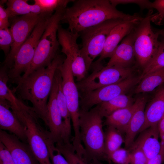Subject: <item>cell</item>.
Returning <instances> with one entry per match:
<instances>
[{
	"label": "cell",
	"mask_w": 164,
	"mask_h": 164,
	"mask_svg": "<svg viewBox=\"0 0 164 164\" xmlns=\"http://www.w3.org/2000/svg\"><path fill=\"white\" fill-rule=\"evenodd\" d=\"M64 10L61 21L68 25V30L79 34L83 31L112 19L130 21L141 18L118 10L109 0H78Z\"/></svg>",
	"instance_id": "6da1fadb"
},
{
	"label": "cell",
	"mask_w": 164,
	"mask_h": 164,
	"mask_svg": "<svg viewBox=\"0 0 164 164\" xmlns=\"http://www.w3.org/2000/svg\"><path fill=\"white\" fill-rule=\"evenodd\" d=\"M65 59L58 54L49 66L37 70L21 80L13 91L19 98L30 102L32 107L45 124L48 100L55 74Z\"/></svg>",
	"instance_id": "7a4b0ae2"
},
{
	"label": "cell",
	"mask_w": 164,
	"mask_h": 164,
	"mask_svg": "<svg viewBox=\"0 0 164 164\" xmlns=\"http://www.w3.org/2000/svg\"><path fill=\"white\" fill-rule=\"evenodd\" d=\"M103 118L95 107L89 110L80 109V138L83 144L84 160L87 163L107 159L104 150Z\"/></svg>",
	"instance_id": "3957f363"
},
{
	"label": "cell",
	"mask_w": 164,
	"mask_h": 164,
	"mask_svg": "<svg viewBox=\"0 0 164 164\" xmlns=\"http://www.w3.org/2000/svg\"><path fill=\"white\" fill-rule=\"evenodd\" d=\"M11 108L24 126L27 143L39 164H52L44 138L46 130L42 126L41 119L32 107L17 97Z\"/></svg>",
	"instance_id": "277c9868"
},
{
	"label": "cell",
	"mask_w": 164,
	"mask_h": 164,
	"mask_svg": "<svg viewBox=\"0 0 164 164\" xmlns=\"http://www.w3.org/2000/svg\"><path fill=\"white\" fill-rule=\"evenodd\" d=\"M65 9L56 11L50 17L39 42L32 62L26 72L22 76L21 80L37 70L49 66L58 55L60 45L57 32Z\"/></svg>",
	"instance_id": "5b68a950"
},
{
	"label": "cell",
	"mask_w": 164,
	"mask_h": 164,
	"mask_svg": "<svg viewBox=\"0 0 164 164\" xmlns=\"http://www.w3.org/2000/svg\"><path fill=\"white\" fill-rule=\"evenodd\" d=\"M52 13H45L15 55L8 70L9 81L17 84L32 62L38 45Z\"/></svg>",
	"instance_id": "8992f818"
},
{
	"label": "cell",
	"mask_w": 164,
	"mask_h": 164,
	"mask_svg": "<svg viewBox=\"0 0 164 164\" xmlns=\"http://www.w3.org/2000/svg\"><path fill=\"white\" fill-rule=\"evenodd\" d=\"M152 9L137 23L134 28V48L135 58L143 69L155 57L159 49V35L151 25Z\"/></svg>",
	"instance_id": "52a82bcc"
},
{
	"label": "cell",
	"mask_w": 164,
	"mask_h": 164,
	"mask_svg": "<svg viewBox=\"0 0 164 164\" xmlns=\"http://www.w3.org/2000/svg\"><path fill=\"white\" fill-rule=\"evenodd\" d=\"M125 22L128 21L121 19L109 20L80 33L82 39L80 51L88 70L94 60L102 52L106 40L112 29Z\"/></svg>",
	"instance_id": "ba28073f"
},
{
	"label": "cell",
	"mask_w": 164,
	"mask_h": 164,
	"mask_svg": "<svg viewBox=\"0 0 164 164\" xmlns=\"http://www.w3.org/2000/svg\"><path fill=\"white\" fill-rule=\"evenodd\" d=\"M93 72L77 85L83 94L108 85L117 83L131 76V67L118 66L103 67L101 64L94 67Z\"/></svg>",
	"instance_id": "9c48e42d"
},
{
	"label": "cell",
	"mask_w": 164,
	"mask_h": 164,
	"mask_svg": "<svg viewBox=\"0 0 164 164\" xmlns=\"http://www.w3.org/2000/svg\"><path fill=\"white\" fill-rule=\"evenodd\" d=\"M45 13L38 14L31 13L10 19V29L12 36L13 43L2 66L7 70L11 66L14 58L20 47Z\"/></svg>",
	"instance_id": "30bf717a"
},
{
	"label": "cell",
	"mask_w": 164,
	"mask_h": 164,
	"mask_svg": "<svg viewBox=\"0 0 164 164\" xmlns=\"http://www.w3.org/2000/svg\"><path fill=\"white\" fill-rule=\"evenodd\" d=\"M138 77L132 76L119 83L84 94L80 100L81 109L89 110L95 106L108 101L125 93L138 83Z\"/></svg>",
	"instance_id": "8fae6325"
},
{
	"label": "cell",
	"mask_w": 164,
	"mask_h": 164,
	"mask_svg": "<svg viewBox=\"0 0 164 164\" xmlns=\"http://www.w3.org/2000/svg\"><path fill=\"white\" fill-rule=\"evenodd\" d=\"M62 78L63 90L67 101L70 113L73 129L80 128V100L78 90L72 74L70 61L66 57L63 62L59 66Z\"/></svg>",
	"instance_id": "7c38bea8"
},
{
	"label": "cell",
	"mask_w": 164,
	"mask_h": 164,
	"mask_svg": "<svg viewBox=\"0 0 164 164\" xmlns=\"http://www.w3.org/2000/svg\"><path fill=\"white\" fill-rule=\"evenodd\" d=\"M57 82L55 76L53 84L47 106L45 125L49 128L50 137L55 143L65 142V134L63 119L57 104Z\"/></svg>",
	"instance_id": "4fadbf2b"
},
{
	"label": "cell",
	"mask_w": 164,
	"mask_h": 164,
	"mask_svg": "<svg viewBox=\"0 0 164 164\" xmlns=\"http://www.w3.org/2000/svg\"><path fill=\"white\" fill-rule=\"evenodd\" d=\"M0 142L8 149L15 164H39L28 144L14 135L0 129Z\"/></svg>",
	"instance_id": "5bb4252c"
},
{
	"label": "cell",
	"mask_w": 164,
	"mask_h": 164,
	"mask_svg": "<svg viewBox=\"0 0 164 164\" xmlns=\"http://www.w3.org/2000/svg\"><path fill=\"white\" fill-rule=\"evenodd\" d=\"M142 18L123 22L114 27L111 31L106 40L103 51L99 58L94 62L93 66L101 64L102 60L106 58H110L119 43L132 31Z\"/></svg>",
	"instance_id": "9a60e30c"
},
{
	"label": "cell",
	"mask_w": 164,
	"mask_h": 164,
	"mask_svg": "<svg viewBox=\"0 0 164 164\" xmlns=\"http://www.w3.org/2000/svg\"><path fill=\"white\" fill-rule=\"evenodd\" d=\"M0 128L9 131L27 143L24 126L12 111L10 103L2 99H0Z\"/></svg>",
	"instance_id": "2e32d148"
},
{
	"label": "cell",
	"mask_w": 164,
	"mask_h": 164,
	"mask_svg": "<svg viewBox=\"0 0 164 164\" xmlns=\"http://www.w3.org/2000/svg\"><path fill=\"white\" fill-rule=\"evenodd\" d=\"M135 58L133 29L118 46L106 66L130 67Z\"/></svg>",
	"instance_id": "e0dca14e"
},
{
	"label": "cell",
	"mask_w": 164,
	"mask_h": 164,
	"mask_svg": "<svg viewBox=\"0 0 164 164\" xmlns=\"http://www.w3.org/2000/svg\"><path fill=\"white\" fill-rule=\"evenodd\" d=\"M141 132L131 147L139 148L148 159L152 158L159 153L161 148V142L159 140V134L158 125L151 126Z\"/></svg>",
	"instance_id": "ac0fdd59"
},
{
	"label": "cell",
	"mask_w": 164,
	"mask_h": 164,
	"mask_svg": "<svg viewBox=\"0 0 164 164\" xmlns=\"http://www.w3.org/2000/svg\"><path fill=\"white\" fill-rule=\"evenodd\" d=\"M146 102L145 97H142L137 99L134 102V110L125 132L124 142L126 148H129L133 144L135 136L144 123Z\"/></svg>",
	"instance_id": "d6986e66"
},
{
	"label": "cell",
	"mask_w": 164,
	"mask_h": 164,
	"mask_svg": "<svg viewBox=\"0 0 164 164\" xmlns=\"http://www.w3.org/2000/svg\"><path fill=\"white\" fill-rule=\"evenodd\" d=\"M164 115V90L161 87L145 110V121L141 132L148 128L158 125Z\"/></svg>",
	"instance_id": "ffe728a7"
},
{
	"label": "cell",
	"mask_w": 164,
	"mask_h": 164,
	"mask_svg": "<svg viewBox=\"0 0 164 164\" xmlns=\"http://www.w3.org/2000/svg\"><path fill=\"white\" fill-rule=\"evenodd\" d=\"M58 69L55 74L57 82V101L63 122L65 136L67 138L70 139L71 137V116L63 90L61 74L58 68Z\"/></svg>",
	"instance_id": "44dd1931"
},
{
	"label": "cell",
	"mask_w": 164,
	"mask_h": 164,
	"mask_svg": "<svg viewBox=\"0 0 164 164\" xmlns=\"http://www.w3.org/2000/svg\"><path fill=\"white\" fill-rule=\"evenodd\" d=\"M134 108V103L130 106L115 111L106 117L104 124L108 126L114 128L122 134L125 133Z\"/></svg>",
	"instance_id": "7402d4cb"
},
{
	"label": "cell",
	"mask_w": 164,
	"mask_h": 164,
	"mask_svg": "<svg viewBox=\"0 0 164 164\" xmlns=\"http://www.w3.org/2000/svg\"><path fill=\"white\" fill-rule=\"evenodd\" d=\"M134 103L132 98L123 94L95 107L102 117L106 118L115 111L130 106Z\"/></svg>",
	"instance_id": "603a6c76"
},
{
	"label": "cell",
	"mask_w": 164,
	"mask_h": 164,
	"mask_svg": "<svg viewBox=\"0 0 164 164\" xmlns=\"http://www.w3.org/2000/svg\"><path fill=\"white\" fill-rule=\"evenodd\" d=\"M26 0H9L6 2L9 19L19 15H24L31 13L40 14L44 13L40 6L34 4L29 5Z\"/></svg>",
	"instance_id": "cb8c5ba5"
},
{
	"label": "cell",
	"mask_w": 164,
	"mask_h": 164,
	"mask_svg": "<svg viewBox=\"0 0 164 164\" xmlns=\"http://www.w3.org/2000/svg\"><path fill=\"white\" fill-rule=\"evenodd\" d=\"M135 90L136 94L151 92L164 82V68L155 71L142 79Z\"/></svg>",
	"instance_id": "d4e9b609"
},
{
	"label": "cell",
	"mask_w": 164,
	"mask_h": 164,
	"mask_svg": "<svg viewBox=\"0 0 164 164\" xmlns=\"http://www.w3.org/2000/svg\"><path fill=\"white\" fill-rule=\"evenodd\" d=\"M124 141L121 133L113 127L108 126L104 132V150L106 158L108 155L121 148Z\"/></svg>",
	"instance_id": "484cf974"
},
{
	"label": "cell",
	"mask_w": 164,
	"mask_h": 164,
	"mask_svg": "<svg viewBox=\"0 0 164 164\" xmlns=\"http://www.w3.org/2000/svg\"><path fill=\"white\" fill-rule=\"evenodd\" d=\"M160 41L157 54L154 59L143 69L138 82L153 72L164 68V37Z\"/></svg>",
	"instance_id": "4316f807"
},
{
	"label": "cell",
	"mask_w": 164,
	"mask_h": 164,
	"mask_svg": "<svg viewBox=\"0 0 164 164\" xmlns=\"http://www.w3.org/2000/svg\"><path fill=\"white\" fill-rule=\"evenodd\" d=\"M9 81L7 70L2 66L0 70V99L7 101L12 104L15 102L17 97L8 87Z\"/></svg>",
	"instance_id": "83f0119b"
},
{
	"label": "cell",
	"mask_w": 164,
	"mask_h": 164,
	"mask_svg": "<svg viewBox=\"0 0 164 164\" xmlns=\"http://www.w3.org/2000/svg\"><path fill=\"white\" fill-rule=\"evenodd\" d=\"M44 138L52 164H69L56 146L50 136L49 131L46 129L44 132Z\"/></svg>",
	"instance_id": "f1b7e54d"
},
{
	"label": "cell",
	"mask_w": 164,
	"mask_h": 164,
	"mask_svg": "<svg viewBox=\"0 0 164 164\" xmlns=\"http://www.w3.org/2000/svg\"><path fill=\"white\" fill-rule=\"evenodd\" d=\"M55 144L69 164H88L77 154L71 143L59 142Z\"/></svg>",
	"instance_id": "f546056e"
},
{
	"label": "cell",
	"mask_w": 164,
	"mask_h": 164,
	"mask_svg": "<svg viewBox=\"0 0 164 164\" xmlns=\"http://www.w3.org/2000/svg\"><path fill=\"white\" fill-rule=\"evenodd\" d=\"M74 0H35L34 4L39 5L44 13H52L58 10L65 9L69 3Z\"/></svg>",
	"instance_id": "4dcf8cb0"
},
{
	"label": "cell",
	"mask_w": 164,
	"mask_h": 164,
	"mask_svg": "<svg viewBox=\"0 0 164 164\" xmlns=\"http://www.w3.org/2000/svg\"><path fill=\"white\" fill-rule=\"evenodd\" d=\"M129 150L120 148L108 156L107 159L115 164H130Z\"/></svg>",
	"instance_id": "1f68e13d"
},
{
	"label": "cell",
	"mask_w": 164,
	"mask_h": 164,
	"mask_svg": "<svg viewBox=\"0 0 164 164\" xmlns=\"http://www.w3.org/2000/svg\"><path fill=\"white\" fill-rule=\"evenodd\" d=\"M13 43V38L10 29L0 30V47L6 57L9 53Z\"/></svg>",
	"instance_id": "d6a6232c"
},
{
	"label": "cell",
	"mask_w": 164,
	"mask_h": 164,
	"mask_svg": "<svg viewBox=\"0 0 164 164\" xmlns=\"http://www.w3.org/2000/svg\"><path fill=\"white\" fill-rule=\"evenodd\" d=\"M151 7L157 11V13L152 15L151 21L160 25L164 22V0H156L152 2Z\"/></svg>",
	"instance_id": "836d02e7"
},
{
	"label": "cell",
	"mask_w": 164,
	"mask_h": 164,
	"mask_svg": "<svg viewBox=\"0 0 164 164\" xmlns=\"http://www.w3.org/2000/svg\"><path fill=\"white\" fill-rule=\"evenodd\" d=\"M129 148L130 164H147L148 159L141 149L137 147Z\"/></svg>",
	"instance_id": "e575fe53"
},
{
	"label": "cell",
	"mask_w": 164,
	"mask_h": 164,
	"mask_svg": "<svg viewBox=\"0 0 164 164\" xmlns=\"http://www.w3.org/2000/svg\"><path fill=\"white\" fill-rule=\"evenodd\" d=\"M111 3L114 6H116L118 4H125L134 3L138 5L141 9H147L149 10L152 9V2L147 0H109Z\"/></svg>",
	"instance_id": "d590c367"
},
{
	"label": "cell",
	"mask_w": 164,
	"mask_h": 164,
	"mask_svg": "<svg viewBox=\"0 0 164 164\" xmlns=\"http://www.w3.org/2000/svg\"><path fill=\"white\" fill-rule=\"evenodd\" d=\"M0 164H15L6 148L0 142Z\"/></svg>",
	"instance_id": "8d00e7d4"
},
{
	"label": "cell",
	"mask_w": 164,
	"mask_h": 164,
	"mask_svg": "<svg viewBox=\"0 0 164 164\" xmlns=\"http://www.w3.org/2000/svg\"><path fill=\"white\" fill-rule=\"evenodd\" d=\"M8 12L2 5L0 4V30L8 28L10 25Z\"/></svg>",
	"instance_id": "74e56055"
},
{
	"label": "cell",
	"mask_w": 164,
	"mask_h": 164,
	"mask_svg": "<svg viewBox=\"0 0 164 164\" xmlns=\"http://www.w3.org/2000/svg\"><path fill=\"white\" fill-rule=\"evenodd\" d=\"M163 163L164 149L161 145V149L159 153L154 157L148 159L147 164H163Z\"/></svg>",
	"instance_id": "f35d334b"
},
{
	"label": "cell",
	"mask_w": 164,
	"mask_h": 164,
	"mask_svg": "<svg viewBox=\"0 0 164 164\" xmlns=\"http://www.w3.org/2000/svg\"><path fill=\"white\" fill-rule=\"evenodd\" d=\"M158 127L160 137L164 134V115L159 122Z\"/></svg>",
	"instance_id": "ab89813d"
},
{
	"label": "cell",
	"mask_w": 164,
	"mask_h": 164,
	"mask_svg": "<svg viewBox=\"0 0 164 164\" xmlns=\"http://www.w3.org/2000/svg\"><path fill=\"white\" fill-rule=\"evenodd\" d=\"M155 31L159 36L161 35L162 37H164V29H158Z\"/></svg>",
	"instance_id": "60d3db41"
},
{
	"label": "cell",
	"mask_w": 164,
	"mask_h": 164,
	"mask_svg": "<svg viewBox=\"0 0 164 164\" xmlns=\"http://www.w3.org/2000/svg\"><path fill=\"white\" fill-rule=\"evenodd\" d=\"M88 164H106L105 163H104L102 162L101 161L97 160H93L91 162H89Z\"/></svg>",
	"instance_id": "b9f144b4"
},
{
	"label": "cell",
	"mask_w": 164,
	"mask_h": 164,
	"mask_svg": "<svg viewBox=\"0 0 164 164\" xmlns=\"http://www.w3.org/2000/svg\"><path fill=\"white\" fill-rule=\"evenodd\" d=\"M160 137L161 138V144L164 149V134Z\"/></svg>",
	"instance_id": "7bdbcfd3"
},
{
	"label": "cell",
	"mask_w": 164,
	"mask_h": 164,
	"mask_svg": "<svg viewBox=\"0 0 164 164\" xmlns=\"http://www.w3.org/2000/svg\"><path fill=\"white\" fill-rule=\"evenodd\" d=\"M163 87V88H164V87Z\"/></svg>",
	"instance_id": "ee69618b"
}]
</instances>
